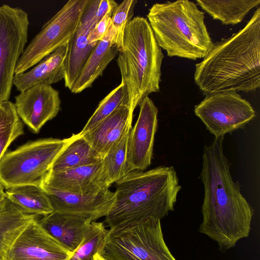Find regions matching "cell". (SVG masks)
Instances as JSON below:
<instances>
[{
  "mask_svg": "<svg viewBox=\"0 0 260 260\" xmlns=\"http://www.w3.org/2000/svg\"><path fill=\"white\" fill-rule=\"evenodd\" d=\"M224 137L215 138L203 150L200 178L204 187L202 221L199 232L218 244L224 252L249 236L254 210L234 182L231 162L223 152Z\"/></svg>",
  "mask_w": 260,
  "mask_h": 260,
  "instance_id": "6da1fadb",
  "label": "cell"
},
{
  "mask_svg": "<svg viewBox=\"0 0 260 260\" xmlns=\"http://www.w3.org/2000/svg\"><path fill=\"white\" fill-rule=\"evenodd\" d=\"M194 80L203 93L249 92L260 87V8L241 30L212 44L196 64Z\"/></svg>",
  "mask_w": 260,
  "mask_h": 260,
  "instance_id": "7a4b0ae2",
  "label": "cell"
},
{
  "mask_svg": "<svg viewBox=\"0 0 260 260\" xmlns=\"http://www.w3.org/2000/svg\"><path fill=\"white\" fill-rule=\"evenodd\" d=\"M114 200L106 216L110 230L161 220L174 210L181 189L173 167L134 171L116 182Z\"/></svg>",
  "mask_w": 260,
  "mask_h": 260,
  "instance_id": "3957f363",
  "label": "cell"
},
{
  "mask_svg": "<svg viewBox=\"0 0 260 260\" xmlns=\"http://www.w3.org/2000/svg\"><path fill=\"white\" fill-rule=\"evenodd\" d=\"M163 58L148 21L141 16L132 19L125 28L116 60L132 114L145 97L159 90Z\"/></svg>",
  "mask_w": 260,
  "mask_h": 260,
  "instance_id": "277c9868",
  "label": "cell"
},
{
  "mask_svg": "<svg viewBox=\"0 0 260 260\" xmlns=\"http://www.w3.org/2000/svg\"><path fill=\"white\" fill-rule=\"evenodd\" d=\"M147 16L158 46L168 56L203 58L213 44L204 13L192 2L155 3Z\"/></svg>",
  "mask_w": 260,
  "mask_h": 260,
  "instance_id": "5b68a950",
  "label": "cell"
},
{
  "mask_svg": "<svg viewBox=\"0 0 260 260\" xmlns=\"http://www.w3.org/2000/svg\"><path fill=\"white\" fill-rule=\"evenodd\" d=\"M67 141L68 138L41 139L6 152L0 160V184L5 189L23 185L40 186Z\"/></svg>",
  "mask_w": 260,
  "mask_h": 260,
  "instance_id": "8992f818",
  "label": "cell"
},
{
  "mask_svg": "<svg viewBox=\"0 0 260 260\" xmlns=\"http://www.w3.org/2000/svg\"><path fill=\"white\" fill-rule=\"evenodd\" d=\"M102 255L108 260H176L165 242L160 220L154 219L109 229Z\"/></svg>",
  "mask_w": 260,
  "mask_h": 260,
  "instance_id": "52a82bcc",
  "label": "cell"
},
{
  "mask_svg": "<svg viewBox=\"0 0 260 260\" xmlns=\"http://www.w3.org/2000/svg\"><path fill=\"white\" fill-rule=\"evenodd\" d=\"M89 0H70L48 21L25 48L15 74L24 73L59 47L69 43Z\"/></svg>",
  "mask_w": 260,
  "mask_h": 260,
  "instance_id": "ba28073f",
  "label": "cell"
},
{
  "mask_svg": "<svg viewBox=\"0 0 260 260\" xmlns=\"http://www.w3.org/2000/svg\"><path fill=\"white\" fill-rule=\"evenodd\" d=\"M27 13L6 4L0 6V103L9 101L17 63L27 41Z\"/></svg>",
  "mask_w": 260,
  "mask_h": 260,
  "instance_id": "9c48e42d",
  "label": "cell"
},
{
  "mask_svg": "<svg viewBox=\"0 0 260 260\" xmlns=\"http://www.w3.org/2000/svg\"><path fill=\"white\" fill-rule=\"evenodd\" d=\"M194 112L215 138L244 127L256 116L249 102L235 91L205 95Z\"/></svg>",
  "mask_w": 260,
  "mask_h": 260,
  "instance_id": "30bf717a",
  "label": "cell"
},
{
  "mask_svg": "<svg viewBox=\"0 0 260 260\" xmlns=\"http://www.w3.org/2000/svg\"><path fill=\"white\" fill-rule=\"evenodd\" d=\"M39 219V218H38ZM35 219L19 234L1 260H69L73 252Z\"/></svg>",
  "mask_w": 260,
  "mask_h": 260,
  "instance_id": "8fae6325",
  "label": "cell"
},
{
  "mask_svg": "<svg viewBox=\"0 0 260 260\" xmlns=\"http://www.w3.org/2000/svg\"><path fill=\"white\" fill-rule=\"evenodd\" d=\"M139 106L138 118L130 130L128 140L126 163L128 173L144 171L150 166L158 126V109L148 96Z\"/></svg>",
  "mask_w": 260,
  "mask_h": 260,
  "instance_id": "7c38bea8",
  "label": "cell"
},
{
  "mask_svg": "<svg viewBox=\"0 0 260 260\" xmlns=\"http://www.w3.org/2000/svg\"><path fill=\"white\" fill-rule=\"evenodd\" d=\"M14 103L20 119L34 133L55 117L60 109L59 92L51 85H37L20 92Z\"/></svg>",
  "mask_w": 260,
  "mask_h": 260,
  "instance_id": "4fadbf2b",
  "label": "cell"
},
{
  "mask_svg": "<svg viewBox=\"0 0 260 260\" xmlns=\"http://www.w3.org/2000/svg\"><path fill=\"white\" fill-rule=\"evenodd\" d=\"M40 186L49 198L54 211L86 217L92 221L106 216L114 200V192L109 189L74 193L56 189L43 183Z\"/></svg>",
  "mask_w": 260,
  "mask_h": 260,
  "instance_id": "5bb4252c",
  "label": "cell"
},
{
  "mask_svg": "<svg viewBox=\"0 0 260 260\" xmlns=\"http://www.w3.org/2000/svg\"><path fill=\"white\" fill-rule=\"evenodd\" d=\"M99 0H89L78 26L68 44L65 61L64 86L70 90L95 46L88 43L89 33L100 19L97 15Z\"/></svg>",
  "mask_w": 260,
  "mask_h": 260,
  "instance_id": "9a60e30c",
  "label": "cell"
},
{
  "mask_svg": "<svg viewBox=\"0 0 260 260\" xmlns=\"http://www.w3.org/2000/svg\"><path fill=\"white\" fill-rule=\"evenodd\" d=\"M102 160L95 164L60 172L49 171L42 183L59 190L87 193L107 189L102 177Z\"/></svg>",
  "mask_w": 260,
  "mask_h": 260,
  "instance_id": "2e32d148",
  "label": "cell"
},
{
  "mask_svg": "<svg viewBox=\"0 0 260 260\" xmlns=\"http://www.w3.org/2000/svg\"><path fill=\"white\" fill-rule=\"evenodd\" d=\"M68 44L56 49L32 69L15 75L13 85L16 89L22 92L35 85H51L64 79Z\"/></svg>",
  "mask_w": 260,
  "mask_h": 260,
  "instance_id": "e0dca14e",
  "label": "cell"
},
{
  "mask_svg": "<svg viewBox=\"0 0 260 260\" xmlns=\"http://www.w3.org/2000/svg\"><path fill=\"white\" fill-rule=\"evenodd\" d=\"M133 118L129 106L123 105L82 136L103 158L132 125Z\"/></svg>",
  "mask_w": 260,
  "mask_h": 260,
  "instance_id": "ac0fdd59",
  "label": "cell"
},
{
  "mask_svg": "<svg viewBox=\"0 0 260 260\" xmlns=\"http://www.w3.org/2000/svg\"><path fill=\"white\" fill-rule=\"evenodd\" d=\"M92 221L86 217L56 211L38 219L49 234L72 252L80 245Z\"/></svg>",
  "mask_w": 260,
  "mask_h": 260,
  "instance_id": "d6986e66",
  "label": "cell"
},
{
  "mask_svg": "<svg viewBox=\"0 0 260 260\" xmlns=\"http://www.w3.org/2000/svg\"><path fill=\"white\" fill-rule=\"evenodd\" d=\"M119 48L115 43V34L110 26L105 37L99 41L85 62L71 91L78 93L91 87L108 64L118 55Z\"/></svg>",
  "mask_w": 260,
  "mask_h": 260,
  "instance_id": "ffe728a7",
  "label": "cell"
},
{
  "mask_svg": "<svg viewBox=\"0 0 260 260\" xmlns=\"http://www.w3.org/2000/svg\"><path fill=\"white\" fill-rule=\"evenodd\" d=\"M103 158L79 133L68 138L50 171L60 172L96 164Z\"/></svg>",
  "mask_w": 260,
  "mask_h": 260,
  "instance_id": "44dd1931",
  "label": "cell"
},
{
  "mask_svg": "<svg viewBox=\"0 0 260 260\" xmlns=\"http://www.w3.org/2000/svg\"><path fill=\"white\" fill-rule=\"evenodd\" d=\"M39 216L26 212L7 198L0 204V260L19 234Z\"/></svg>",
  "mask_w": 260,
  "mask_h": 260,
  "instance_id": "7402d4cb",
  "label": "cell"
},
{
  "mask_svg": "<svg viewBox=\"0 0 260 260\" xmlns=\"http://www.w3.org/2000/svg\"><path fill=\"white\" fill-rule=\"evenodd\" d=\"M5 189L6 198L28 213L43 216L54 211L49 198L40 186L23 185Z\"/></svg>",
  "mask_w": 260,
  "mask_h": 260,
  "instance_id": "603a6c76",
  "label": "cell"
},
{
  "mask_svg": "<svg viewBox=\"0 0 260 260\" xmlns=\"http://www.w3.org/2000/svg\"><path fill=\"white\" fill-rule=\"evenodd\" d=\"M197 4L214 19L225 25H235L241 22L260 0H197Z\"/></svg>",
  "mask_w": 260,
  "mask_h": 260,
  "instance_id": "cb8c5ba5",
  "label": "cell"
},
{
  "mask_svg": "<svg viewBox=\"0 0 260 260\" xmlns=\"http://www.w3.org/2000/svg\"><path fill=\"white\" fill-rule=\"evenodd\" d=\"M129 125L122 137L110 150L102 159V177L105 187L108 189L113 183L123 178L128 173L127 163V150Z\"/></svg>",
  "mask_w": 260,
  "mask_h": 260,
  "instance_id": "d4e9b609",
  "label": "cell"
},
{
  "mask_svg": "<svg viewBox=\"0 0 260 260\" xmlns=\"http://www.w3.org/2000/svg\"><path fill=\"white\" fill-rule=\"evenodd\" d=\"M109 235V230L103 222L92 221L80 245L69 260H91L96 253L102 255Z\"/></svg>",
  "mask_w": 260,
  "mask_h": 260,
  "instance_id": "484cf974",
  "label": "cell"
},
{
  "mask_svg": "<svg viewBox=\"0 0 260 260\" xmlns=\"http://www.w3.org/2000/svg\"><path fill=\"white\" fill-rule=\"evenodd\" d=\"M24 133L14 103L10 101L0 103V160L11 143Z\"/></svg>",
  "mask_w": 260,
  "mask_h": 260,
  "instance_id": "4316f807",
  "label": "cell"
},
{
  "mask_svg": "<svg viewBox=\"0 0 260 260\" xmlns=\"http://www.w3.org/2000/svg\"><path fill=\"white\" fill-rule=\"evenodd\" d=\"M123 105L129 106V100L126 87L121 82L100 102L79 134L82 135L88 132Z\"/></svg>",
  "mask_w": 260,
  "mask_h": 260,
  "instance_id": "83f0119b",
  "label": "cell"
},
{
  "mask_svg": "<svg viewBox=\"0 0 260 260\" xmlns=\"http://www.w3.org/2000/svg\"><path fill=\"white\" fill-rule=\"evenodd\" d=\"M136 3L135 0L123 1L116 7L111 16V26L115 32V43L119 50L122 47L125 28L132 20Z\"/></svg>",
  "mask_w": 260,
  "mask_h": 260,
  "instance_id": "f1b7e54d",
  "label": "cell"
},
{
  "mask_svg": "<svg viewBox=\"0 0 260 260\" xmlns=\"http://www.w3.org/2000/svg\"><path fill=\"white\" fill-rule=\"evenodd\" d=\"M113 12L106 13L97 22L90 31L88 36V43L95 46L99 41L102 40L106 36L111 26V16Z\"/></svg>",
  "mask_w": 260,
  "mask_h": 260,
  "instance_id": "f546056e",
  "label": "cell"
},
{
  "mask_svg": "<svg viewBox=\"0 0 260 260\" xmlns=\"http://www.w3.org/2000/svg\"><path fill=\"white\" fill-rule=\"evenodd\" d=\"M4 187L0 184V204L5 199L6 195L4 191Z\"/></svg>",
  "mask_w": 260,
  "mask_h": 260,
  "instance_id": "4dcf8cb0",
  "label": "cell"
},
{
  "mask_svg": "<svg viewBox=\"0 0 260 260\" xmlns=\"http://www.w3.org/2000/svg\"><path fill=\"white\" fill-rule=\"evenodd\" d=\"M91 260H108L99 253H96Z\"/></svg>",
  "mask_w": 260,
  "mask_h": 260,
  "instance_id": "1f68e13d",
  "label": "cell"
}]
</instances>
